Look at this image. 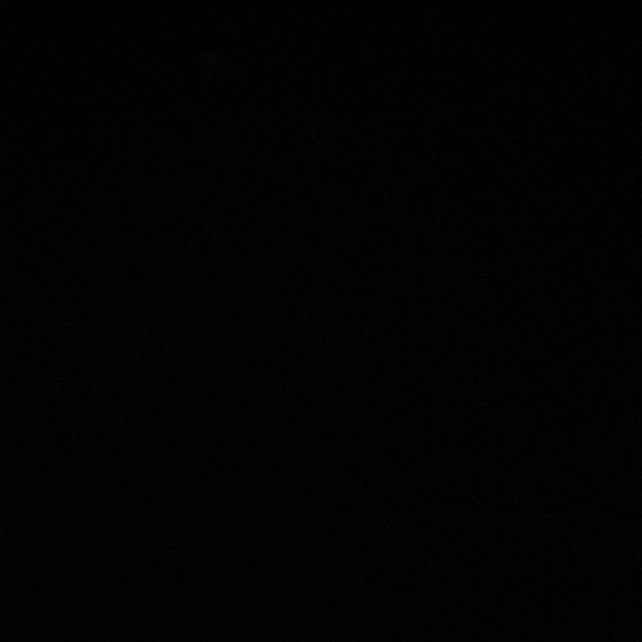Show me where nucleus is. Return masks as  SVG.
<instances>
[]
</instances>
